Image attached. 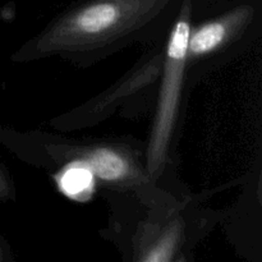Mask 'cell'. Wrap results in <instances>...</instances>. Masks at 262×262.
I'll return each instance as SVG.
<instances>
[{"label": "cell", "mask_w": 262, "mask_h": 262, "mask_svg": "<svg viewBox=\"0 0 262 262\" xmlns=\"http://www.w3.org/2000/svg\"><path fill=\"white\" fill-rule=\"evenodd\" d=\"M178 0H84L54 18L13 56L30 63L58 56L87 67L136 42L168 35Z\"/></svg>", "instance_id": "cell-1"}, {"label": "cell", "mask_w": 262, "mask_h": 262, "mask_svg": "<svg viewBox=\"0 0 262 262\" xmlns=\"http://www.w3.org/2000/svg\"><path fill=\"white\" fill-rule=\"evenodd\" d=\"M12 136L8 145L26 163L45 168L81 165L113 194L155 201L173 192L163 181L151 178L146 168L145 150L129 141L68 140L41 130Z\"/></svg>", "instance_id": "cell-2"}, {"label": "cell", "mask_w": 262, "mask_h": 262, "mask_svg": "<svg viewBox=\"0 0 262 262\" xmlns=\"http://www.w3.org/2000/svg\"><path fill=\"white\" fill-rule=\"evenodd\" d=\"M193 0H182L164 42L158 101L145 148L146 168L154 181L161 182L170 166L176 125L181 115L182 94L187 79V50L192 27Z\"/></svg>", "instance_id": "cell-3"}, {"label": "cell", "mask_w": 262, "mask_h": 262, "mask_svg": "<svg viewBox=\"0 0 262 262\" xmlns=\"http://www.w3.org/2000/svg\"><path fill=\"white\" fill-rule=\"evenodd\" d=\"M129 237V262H173L207 223L199 202L183 193L142 201Z\"/></svg>", "instance_id": "cell-4"}, {"label": "cell", "mask_w": 262, "mask_h": 262, "mask_svg": "<svg viewBox=\"0 0 262 262\" xmlns=\"http://www.w3.org/2000/svg\"><path fill=\"white\" fill-rule=\"evenodd\" d=\"M163 53L164 43L160 45V48L158 46L155 50H151L145 58L138 61L135 68L130 69L109 90L89 100L81 106L51 120L50 125L59 130H74L92 127L114 114L119 106L129 104V99L150 92V90L159 83L163 66Z\"/></svg>", "instance_id": "cell-5"}, {"label": "cell", "mask_w": 262, "mask_h": 262, "mask_svg": "<svg viewBox=\"0 0 262 262\" xmlns=\"http://www.w3.org/2000/svg\"><path fill=\"white\" fill-rule=\"evenodd\" d=\"M257 17V8L250 3L235 5L217 17L191 27L187 50V74L191 69L234 49L248 36Z\"/></svg>", "instance_id": "cell-6"}, {"label": "cell", "mask_w": 262, "mask_h": 262, "mask_svg": "<svg viewBox=\"0 0 262 262\" xmlns=\"http://www.w3.org/2000/svg\"><path fill=\"white\" fill-rule=\"evenodd\" d=\"M15 199V189L12 181L0 166V202L13 201Z\"/></svg>", "instance_id": "cell-7"}, {"label": "cell", "mask_w": 262, "mask_h": 262, "mask_svg": "<svg viewBox=\"0 0 262 262\" xmlns=\"http://www.w3.org/2000/svg\"><path fill=\"white\" fill-rule=\"evenodd\" d=\"M0 262H10V252L8 246L0 239Z\"/></svg>", "instance_id": "cell-8"}, {"label": "cell", "mask_w": 262, "mask_h": 262, "mask_svg": "<svg viewBox=\"0 0 262 262\" xmlns=\"http://www.w3.org/2000/svg\"><path fill=\"white\" fill-rule=\"evenodd\" d=\"M173 262H189V261H188V257H187L186 252H184V251H182V252L177 256L176 260H174Z\"/></svg>", "instance_id": "cell-9"}]
</instances>
